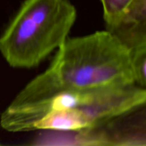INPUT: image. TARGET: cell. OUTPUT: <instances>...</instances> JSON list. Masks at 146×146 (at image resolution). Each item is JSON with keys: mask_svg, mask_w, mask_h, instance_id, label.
Returning a JSON list of instances; mask_svg holds the SVG:
<instances>
[{"mask_svg": "<svg viewBox=\"0 0 146 146\" xmlns=\"http://www.w3.org/2000/svg\"><path fill=\"white\" fill-rule=\"evenodd\" d=\"M133 84L131 50L106 29L67 38L49 67L27 84L9 105L41 101L66 91Z\"/></svg>", "mask_w": 146, "mask_h": 146, "instance_id": "6da1fadb", "label": "cell"}, {"mask_svg": "<svg viewBox=\"0 0 146 146\" xmlns=\"http://www.w3.org/2000/svg\"><path fill=\"white\" fill-rule=\"evenodd\" d=\"M145 100L146 89L135 84L66 91L41 101L9 105L1 120L9 132H78L104 123Z\"/></svg>", "mask_w": 146, "mask_h": 146, "instance_id": "7a4b0ae2", "label": "cell"}, {"mask_svg": "<svg viewBox=\"0 0 146 146\" xmlns=\"http://www.w3.org/2000/svg\"><path fill=\"white\" fill-rule=\"evenodd\" d=\"M76 17L70 0H25L0 36V52L13 68L36 67L66 41Z\"/></svg>", "mask_w": 146, "mask_h": 146, "instance_id": "3957f363", "label": "cell"}, {"mask_svg": "<svg viewBox=\"0 0 146 146\" xmlns=\"http://www.w3.org/2000/svg\"><path fill=\"white\" fill-rule=\"evenodd\" d=\"M67 139L78 145L146 146V100L123 114Z\"/></svg>", "mask_w": 146, "mask_h": 146, "instance_id": "277c9868", "label": "cell"}, {"mask_svg": "<svg viewBox=\"0 0 146 146\" xmlns=\"http://www.w3.org/2000/svg\"><path fill=\"white\" fill-rule=\"evenodd\" d=\"M108 31L131 51L146 45V0H134L118 23Z\"/></svg>", "mask_w": 146, "mask_h": 146, "instance_id": "5b68a950", "label": "cell"}, {"mask_svg": "<svg viewBox=\"0 0 146 146\" xmlns=\"http://www.w3.org/2000/svg\"><path fill=\"white\" fill-rule=\"evenodd\" d=\"M134 0H101L104 19L108 30L118 23Z\"/></svg>", "mask_w": 146, "mask_h": 146, "instance_id": "8992f818", "label": "cell"}, {"mask_svg": "<svg viewBox=\"0 0 146 146\" xmlns=\"http://www.w3.org/2000/svg\"><path fill=\"white\" fill-rule=\"evenodd\" d=\"M131 51L134 83L146 89V45Z\"/></svg>", "mask_w": 146, "mask_h": 146, "instance_id": "52a82bcc", "label": "cell"}]
</instances>
